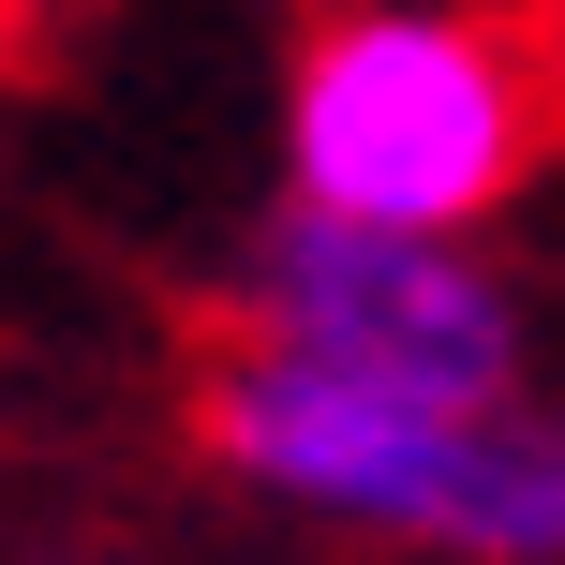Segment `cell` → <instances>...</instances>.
I'll use <instances>...</instances> for the list:
<instances>
[{"label": "cell", "instance_id": "3", "mask_svg": "<svg viewBox=\"0 0 565 565\" xmlns=\"http://www.w3.org/2000/svg\"><path fill=\"white\" fill-rule=\"evenodd\" d=\"M238 342L312 372H358L402 402H521L536 387V342L521 298L477 238H402V224H328V209L282 194V224L238 268Z\"/></svg>", "mask_w": 565, "mask_h": 565}, {"label": "cell", "instance_id": "1", "mask_svg": "<svg viewBox=\"0 0 565 565\" xmlns=\"http://www.w3.org/2000/svg\"><path fill=\"white\" fill-rule=\"evenodd\" d=\"M194 417H209V461L298 521L461 551V565H565V417H536V402H402L358 372L224 342Z\"/></svg>", "mask_w": 565, "mask_h": 565}, {"label": "cell", "instance_id": "2", "mask_svg": "<svg viewBox=\"0 0 565 565\" xmlns=\"http://www.w3.org/2000/svg\"><path fill=\"white\" fill-rule=\"evenodd\" d=\"M536 60L491 15L447 0H342L298 45L282 89V179L328 224H402V238H477L536 179Z\"/></svg>", "mask_w": 565, "mask_h": 565}]
</instances>
